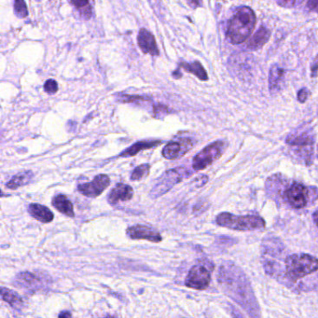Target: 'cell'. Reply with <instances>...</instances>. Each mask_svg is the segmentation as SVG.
I'll list each match as a JSON object with an SVG mask.
<instances>
[{
  "label": "cell",
  "instance_id": "obj_16",
  "mask_svg": "<svg viewBox=\"0 0 318 318\" xmlns=\"http://www.w3.org/2000/svg\"><path fill=\"white\" fill-rule=\"evenodd\" d=\"M17 285L22 286L28 291H37L40 286L41 280L39 279L38 275L29 273V272H23L18 274L16 278Z\"/></svg>",
  "mask_w": 318,
  "mask_h": 318
},
{
  "label": "cell",
  "instance_id": "obj_35",
  "mask_svg": "<svg viewBox=\"0 0 318 318\" xmlns=\"http://www.w3.org/2000/svg\"><path fill=\"white\" fill-rule=\"evenodd\" d=\"M313 220L314 224L317 226L318 228V210H316L315 212L313 214Z\"/></svg>",
  "mask_w": 318,
  "mask_h": 318
},
{
  "label": "cell",
  "instance_id": "obj_8",
  "mask_svg": "<svg viewBox=\"0 0 318 318\" xmlns=\"http://www.w3.org/2000/svg\"><path fill=\"white\" fill-rule=\"evenodd\" d=\"M194 144L195 141L189 137H180L172 140L163 148L162 156L166 160H177L184 156L193 148Z\"/></svg>",
  "mask_w": 318,
  "mask_h": 318
},
{
  "label": "cell",
  "instance_id": "obj_24",
  "mask_svg": "<svg viewBox=\"0 0 318 318\" xmlns=\"http://www.w3.org/2000/svg\"><path fill=\"white\" fill-rule=\"evenodd\" d=\"M150 170H151V165L149 163L138 165L137 167L134 168V171L131 174L130 179L132 181H139L141 179H145L149 176Z\"/></svg>",
  "mask_w": 318,
  "mask_h": 318
},
{
  "label": "cell",
  "instance_id": "obj_25",
  "mask_svg": "<svg viewBox=\"0 0 318 318\" xmlns=\"http://www.w3.org/2000/svg\"><path fill=\"white\" fill-rule=\"evenodd\" d=\"M14 13L19 18H25L28 15V10L24 0H15Z\"/></svg>",
  "mask_w": 318,
  "mask_h": 318
},
{
  "label": "cell",
  "instance_id": "obj_6",
  "mask_svg": "<svg viewBox=\"0 0 318 318\" xmlns=\"http://www.w3.org/2000/svg\"><path fill=\"white\" fill-rule=\"evenodd\" d=\"M213 269L214 266L211 263H200L193 266L186 277L185 285L197 291L206 290L210 284Z\"/></svg>",
  "mask_w": 318,
  "mask_h": 318
},
{
  "label": "cell",
  "instance_id": "obj_22",
  "mask_svg": "<svg viewBox=\"0 0 318 318\" xmlns=\"http://www.w3.org/2000/svg\"><path fill=\"white\" fill-rule=\"evenodd\" d=\"M1 299L14 309H22L23 301L16 292L6 287H1Z\"/></svg>",
  "mask_w": 318,
  "mask_h": 318
},
{
  "label": "cell",
  "instance_id": "obj_36",
  "mask_svg": "<svg viewBox=\"0 0 318 318\" xmlns=\"http://www.w3.org/2000/svg\"><path fill=\"white\" fill-rule=\"evenodd\" d=\"M58 316H59V317H71V313H69V312H67V311H65V312L60 313Z\"/></svg>",
  "mask_w": 318,
  "mask_h": 318
},
{
  "label": "cell",
  "instance_id": "obj_32",
  "mask_svg": "<svg viewBox=\"0 0 318 318\" xmlns=\"http://www.w3.org/2000/svg\"><path fill=\"white\" fill-rule=\"evenodd\" d=\"M154 113H155L156 117L160 116V113H162V115H165L166 113H168V108L166 106L160 105V106H157L154 107Z\"/></svg>",
  "mask_w": 318,
  "mask_h": 318
},
{
  "label": "cell",
  "instance_id": "obj_28",
  "mask_svg": "<svg viewBox=\"0 0 318 318\" xmlns=\"http://www.w3.org/2000/svg\"><path fill=\"white\" fill-rule=\"evenodd\" d=\"M309 96V91L306 88L300 90V92L298 93V100L300 103H305L308 99Z\"/></svg>",
  "mask_w": 318,
  "mask_h": 318
},
{
  "label": "cell",
  "instance_id": "obj_29",
  "mask_svg": "<svg viewBox=\"0 0 318 318\" xmlns=\"http://www.w3.org/2000/svg\"><path fill=\"white\" fill-rule=\"evenodd\" d=\"M122 98H123V102H126V103H132L137 100H149V98H144L143 96H131V95H124Z\"/></svg>",
  "mask_w": 318,
  "mask_h": 318
},
{
  "label": "cell",
  "instance_id": "obj_14",
  "mask_svg": "<svg viewBox=\"0 0 318 318\" xmlns=\"http://www.w3.org/2000/svg\"><path fill=\"white\" fill-rule=\"evenodd\" d=\"M137 42L140 49L144 53H150L154 56L159 55V50L157 47L155 38L145 28L140 30L137 37Z\"/></svg>",
  "mask_w": 318,
  "mask_h": 318
},
{
  "label": "cell",
  "instance_id": "obj_13",
  "mask_svg": "<svg viewBox=\"0 0 318 318\" xmlns=\"http://www.w3.org/2000/svg\"><path fill=\"white\" fill-rule=\"evenodd\" d=\"M134 196V190L131 186L118 183L107 196V201L110 205H116L119 201H130Z\"/></svg>",
  "mask_w": 318,
  "mask_h": 318
},
{
  "label": "cell",
  "instance_id": "obj_5",
  "mask_svg": "<svg viewBox=\"0 0 318 318\" xmlns=\"http://www.w3.org/2000/svg\"><path fill=\"white\" fill-rule=\"evenodd\" d=\"M227 146H228L227 142L222 140L215 141L207 146L193 158L192 168L195 171H201L210 166L213 162L218 161V159L223 155L227 149Z\"/></svg>",
  "mask_w": 318,
  "mask_h": 318
},
{
  "label": "cell",
  "instance_id": "obj_12",
  "mask_svg": "<svg viewBox=\"0 0 318 318\" xmlns=\"http://www.w3.org/2000/svg\"><path fill=\"white\" fill-rule=\"evenodd\" d=\"M126 235L134 240H148L153 243H160L162 240V235L158 230L145 225H134L129 227Z\"/></svg>",
  "mask_w": 318,
  "mask_h": 318
},
{
  "label": "cell",
  "instance_id": "obj_17",
  "mask_svg": "<svg viewBox=\"0 0 318 318\" xmlns=\"http://www.w3.org/2000/svg\"><path fill=\"white\" fill-rule=\"evenodd\" d=\"M51 203H52V206L55 207L59 212H61L62 214L66 215L69 218L75 217L73 204L67 196L64 194H58L52 199Z\"/></svg>",
  "mask_w": 318,
  "mask_h": 318
},
{
  "label": "cell",
  "instance_id": "obj_20",
  "mask_svg": "<svg viewBox=\"0 0 318 318\" xmlns=\"http://www.w3.org/2000/svg\"><path fill=\"white\" fill-rule=\"evenodd\" d=\"M284 73L285 71L277 65H274L271 67L269 73V88L272 94L279 91L280 86L284 78Z\"/></svg>",
  "mask_w": 318,
  "mask_h": 318
},
{
  "label": "cell",
  "instance_id": "obj_11",
  "mask_svg": "<svg viewBox=\"0 0 318 318\" xmlns=\"http://www.w3.org/2000/svg\"><path fill=\"white\" fill-rule=\"evenodd\" d=\"M314 137H313V132L310 129H302V130H297L294 133L290 134L285 143L291 147H296L299 149H302L303 153L308 152L312 154V151L310 152V149H312Z\"/></svg>",
  "mask_w": 318,
  "mask_h": 318
},
{
  "label": "cell",
  "instance_id": "obj_10",
  "mask_svg": "<svg viewBox=\"0 0 318 318\" xmlns=\"http://www.w3.org/2000/svg\"><path fill=\"white\" fill-rule=\"evenodd\" d=\"M110 184V179L108 176L101 174L96 176L93 181L89 183L79 184L78 186V190L86 197L96 198L103 193V191Z\"/></svg>",
  "mask_w": 318,
  "mask_h": 318
},
{
  "label": "cell",
  "instance_id": "obj_9",
  "mask_svg": "<svg viewBox=\"0 0 318 318\" xmlns=\"http://www.w3.org/2000/svg\"><path fill=\"white\" fill-rule=\"evenodd\" d=\"M310 190L301 183H293L285 190V199L291 207L301 209L307 206L310 199Z\"/></svg>",
  "mask_w": 318,
  "mask_h": 318
},
{
  "label": "cell",
  "instance_id": "obj_15",
  "mask_svg": "<svg viewBox=\"0 0 318 318\" xmlns=\"http://www.w3.org/2000/svg\"><path fill=\"white\" fill-rule=\"evenodd\" d=\"M28 212L35 219L42 223H50L54 218L53 213L47 207L39 204H31L28 206Z\"/></svg>",
  "mask_w": 318,
  "mask_h": 318
},
{
  "label": "cell",
  "instance_id": "obj_4",
  "mask_svg": "<svg viewBox=\"0 0 318 318\" xmlns=\"http://www.w3.org/2000/svg\"><path fill=\"white\" fill-rule=\"evenodd\" d=\"M216 223L218 226L235 230L248 232L262 229L266 226L265 220L257 215L237 216L230 213H220L216 218Z\"/></svg>",
  "mask_w": 318,
  "mask_h": 318
},
{
  "label": "cell",
  "instance_id": "obj_26",
  "mask_svg": "<svg viewBox=\"0 0 318 318\" xmlns=\"http://www.w3.org/2000/svg\"><path fill=\"white\" fill-rule=\"evenodd\" d=\"M44 90L47 94H50V95L55 94L58 91V84L54 79H49L45 82Z\"/></svg>",
  "mask_w": 318,
  "mask_h": 318
},
{
  "label": "cell",
  "instance_id": "obj_2",
  "mask_svg": "<svg viewBox=\"0 0 318 318\" xmlns=\"http://www.w3.org/2000/svg\"><path fill=\"white\" fill-rule=\"evenodd\" d=\"M257 18L250 8L242 7L230 19L227 37L233 44H240L248 39L256 25Z\"/></svg>",
  "mask_w": 318,
  "mask_h": 318
},
{
  "label": "cell",
  "instance_id": "obj_30",
  "mask_svg": "<svg viewBox=\"0 0 318 318\" xmlns=\"http://www.w3.org/2000/svg\"><path fill=\"white\" fill-rule=\"evenodd\" d=\"M278 5L284 8H292L295 6L296 0H275Z\"/></svg>",
  "mask_w": 318,
  "mask_h": 318
},
{
  "label": "cell",
  "instance_id": "obj_18",
  "mask_svg": "<svg viewBox=\"0 0 318 318\" xmlns=\"http://www.w3.org/2000/svg\"><path fill=\"white\" fill-rule=\"evenodd\" d=\"M162 141H139L134 143V145L131 146L129 149L123 151L120 156L121 157H133L139 153L140 151H146L153 149L156 146L161 145Z\"/></svg>",
  "mask_w": 318,
  "mask_h": 318
},
{
  "label": "cell",
  "instance_id": "obj_33",
  "mask_svg": "<svg viewBox=\"0 0 318 318\" xmlns=\"http://www.w3.org/2000/svg\"><path fill=\"white\" fill-rule=\"evenodd\" d=\"M307 4L310 10L318 12V0H308Z\"/></svg>",
  "mask_w": 318,
  "mask_h": 318
},
{
  "label": "cell",
  "instance_id": "obj_1",
  "mask_svg": "<svg viewBox=\"0 0 318 318\" xmlns=\"http://www.w3.org/2000/svg\"><path fill=\"white\" fill-rule=\"evenodd\" d=\"M218 282L226 293L250 315H261L251 285L245 274L236 265L230 263L223 264L219 269Z\"/></svg>",
  "mask_w": 318,
  "mask_h": 318
},
{
  "label": "cell",
  "instance_id": "obj_31",
  "mask_svg": "<svg viewBox=\"0 0 318 318\" xmlns=\"http://www.w3.org/2000/svg\"><path fill=\"white\" fill-rule=\"evenodd\" d=\"M318 73V55L314 58L312 66H311V75L312 78H315L317 76Z\"/></svg>",
  "mask_w": 318,
  "mask_h": 318
},
{
  "label": "cell",
  "instance_id": "obj_21",
  "mask_svg": "<svg viewBox=\"0 0 318 318\" xmlns=\"http://www.w3.org/2000/svg\"><path fill=\"white\" fill-rule=\"evenodd\" d=\"M34 174L32 171H30V170L23 171L21 173L17 174L10 181H8L6 184V187L10 190H17L18 188L28 184L32 180Z\"/></svg>",
  "mask_w": 318,
  "mask_h": 318
},
{
  "label": "cell",
  "instance_id": "obj_34",
  "mask_svg": "<svg viewBox=\"0 0 318 318\" xmlns=\"http://www.w3.org/2000/svg\"><path fill=\"white\" fill-rule=\"evenodd\" d=\"M187 1L192 8H197L201 5V0H187Z\"/></svg>",
  "mask_w": 318,
  "mask_h": 318
},
{
  "label": "cell",
  "instance_id": "obj_19",
  "mask_svg": "<svg viewBox=\"0 0 318 318\" xmlns=\"http://www.w3.org/2000/svg\"><path fill=\"white\" fill-rule=\"evenodd\" d=\"M270 37H271V31L267 28L262 26L252 37L250 41L248 42V44H247L248 49H250V50L261 49L263 46L268 42Z\"/></svg>",
  "mask_w": 318,
  "mask_h": 318
},
{
  "label": "cell",
  "instance_id": "obj_7",
  "mask_svg": "<svg viewBox=\"0 0 318 318\" xmlns=\"http://www.w3.org/2000/svg\"><path fill=\"white\" fill-rule=\"evenodd\" d=\"M187 175H188V170H186L183 167L168 170L162 175V178L158 180L156 185L152 188L151 191V198L156 199L167 193L173 187L186 178Z\"/></svg>",
  "mask_w": 318,
  "mask_h": 318
},
{
  "label": "cell",
  "instance_id": "obj_3",
  "mask_svg": "<svg viewBox=\"0 0 318 318\" xmlns=\"http://www.w3.org/2000/svg\"><path fill=\"white\" fill-rule=\"evenodd\" d=\"M285 274L291 281H298L318 271V259L309 254H293L285 258Z\"/></svg>",
  "mask_w": 318,
  "mask_h": 318
},
{
  "label": "cell",
  "instance_id": "obj_27",
  "mask_svg": "<svg viewBox=\"0 0 318 318\" xmlns=\"http://www.w3.org/2000/svg\"><path fill=\"white\" fill-rule=\"evenodd\" d=\"M73 5L78 10H84L89 8L90 0H71Z\"/></svg>",
  "mask_w": 318,
  "mask_h": 318
},
{
  "label": "cell",
  "instance_id": "obj_23",
  "mask_svg": "<svg viewBox=\"0 0 318 318\" xmlns=\"http://www.w3.org/2000/svg\"><path fill=\"white\" fill-rule=\"evenodd\" d=\"M180 67L185 69L186 71L195 75L196 77L200 78L201 80H207L208 79L207 71L205 70V68L201 66V63H199V62L196 61L194 63H191V64L182 63L180 65Z\"/></svg>",
  "mask_w": 318,
  "mask_h": 318
}]
</instances>
